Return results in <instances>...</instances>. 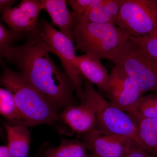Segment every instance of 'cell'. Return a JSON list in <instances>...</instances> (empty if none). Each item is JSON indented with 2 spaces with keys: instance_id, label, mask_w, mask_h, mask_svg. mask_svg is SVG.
I'll use <instances>...</instances> for the list:
<instances>
[{
  "instance_id": "30bf717a",
  "label": "cell",
  "mask_w": 157,
  "mask_h": 157,
  "mask_svg": "<svg viewBox=\"0 0 157 157\" xmlns=\"http://www.w3.org/2000/svg\"><path fill=\"white\" fill-rule=\"evenodd\" d=\"M42 9V0H23L17 6L4 11L1 19L12 30L31 33L38 27Z\"/></svg>"
},
{
  "instance_id": "d4e9b609",
  "label": "cell",
  "mask_w": 157,
  "mask_h": 157,
  "mask_svg": "<svg viewBox=\"0 0 157 157\" xmlns=\"http://www.w3.org/2000/svg\"><path fill=\"white\" fill-rule=\"evenodd\" d=\"M0 157H10V153L8 146L0 147Z\"/></svg>"
},
{
  "instance_id": "4fadbf2b",
  "label": "cell",
  "mask_w": 157,
  "mask_h": 157,
  "mask_svg": "<svg viewBox=\"0 0 157 157\" xmlns=\"http://www.w3.org/2000/svg\"><path fill=\"white\" fill-rule=\"evenodd\" d=\"M77 63L82 75L104 92H107L109 75L107 68L101 60L85 54L77 56Z\"/></svg>"
},
{
  "instance_id": "6da1fadb",
  "label": "cell",
  "mask_w": 157,
  "mask_h": 157,
  "mask_svg": "<svg viewBox=\"0 0 157 157\" xmlns=\"http://www.w3.org/2000/svg\"><path fill=\"white\" fill-rule=\"evenodd\" d=\"M49 53L38 26L23 45L7 48L0 55L16 66L23 78L57 109L76 105L68 76Z\"/></svg>"
},
{
  "instance_id": "3957f363",
  "label": "cell",
  "mask_w": 157,
  "mask_h": 157,
  "mask_svg": "<svg viewBox=\"0 0 157 157\" xmlns=\"http://www.w3.org/2000/svg\"><path fill=\"white\" fill-rule=\"evenodd\" d=\"M76 51L80 50L99 59L112 61L130 36L117 26L87 22L73 17Z\"/></svg>"
},
{
  "instance_id": "7a4b0ae2",
  "label": "cell",
  "mask_w": 157,
  "mask_h": 157,
  "mask_svg": "<svg viewBox=\"0 0 157 157\" xmlns=\"http://www.w3.org/2000/svg\"><path fill=\"white\" fill-rule=\"evenodd\" d=\"M3 72L0 83L12 94L25 126L57 121L58 110L36 90L29 84L19 73L2 64Z\"/></svg>"
},
{
  "instance_id": "8fae6325",
  "label": "cell",
  "mask_w": 157,
  "mask_h": 157,
  "mask_svg": "<svg viewBox=\"0 0 157 157\" xmlns=\"http://www.w3.org/2000/svg\"><path fill=\"white\" fill-rule=\"evenodd\" d=\"M57 121L66 125L71 132L82 135L95 130L97 124L94 109L83 102L78 106L70 105L65 107Z\"/></svg>"
},
{
  "instance_id": "ac0fdd59",
  "label": "cell",
  "mask_w": 157,
  "mask_h": 157,
  "mask_svg": "<svg viewBox=\"0 0 157 157\" xmlns=\"http://www.w3.org/2000/svg\"><path fill=\"white\" fill-rule=\"evenodd\" d=\"M128 114L135 120L157 119V94L141 96Z\"/></svg>"
},
{
  "instance_id": "7402d4cb",
  "label": "cell",
  "mask_w": 157,
  "mask_h": 157,
  "mask_svg": "<svg viewBox=\"0 0 157 157\" xmlns=\"http://www.w3.org/2000/svg\"><path fill=\"white\" fill-rule=\"evenodd\" d=\"M93 0H70L68 1L73 9V17H81L87 10Z\"/></svg>"
},
{
  "instance_id": "8992f818",
  "label": "cell",
  "mask_w": 157,
  "mask_h": 157,
  "mask_svg": "<svg viewBox=\"0 0 157 157\" xmlns=\"http://www.w3.org/2000/svg\"><path fill=\"white\" fill-rule=\"evenodd\" d=\"M38 27L48 51L58 57L73 90L81 100L84 79L77 65L74 42L45 20L39 22Z\"/></svg>"
},
{
  "instance_id": "ffe728a7",
  "label": "cell",
  "mask_w": 157,
  "mask_h": 157,
  "mask_svg": "<svg viewBox=\"0 0 157 157\" xmlns=\"http://www.w3.org/2000/svg\"><path fill=\"white\" fill-rule=\"evenodd\" d=\"M149 59L157 64V33L154 35L142 37H130Z\"/></svg>"
},
{
  "instance_id": "ba28073f",
  "label": "cell",
  "mask_w": 157,
  "mask_h": 157,
  "mask_svg": "<svg viewBox=\"0 0 157 157\" xmlns=\"http://www.w3.org/2000/svg\"><path fill=\"white\" fill-rule=\"evenodd\" d=\"M106 94L112 104L128 113L142 94L126 73L116 66L109 73Z\"/></svg>"
},
{
  "instance_id": "44dd1931",
  "label": "cell",
  "mask_w": 157,
  "mask_h": 157,
  "mask_svg": "<svg viewBox=\"0 0 157 157\" xmlns=\"http://www.w3.org/2000/svg\"><path fill=\"white\" fill-rule=\"evenodd\" d=\"M31 33H19L6 28L2 23H0V54L7 48L12 47L13 43L21 40Z\"/></svg>"
},
{
  "instance_id": "2e32d148",
  "label": "cell",
  "mask_w": 157,
  "mask_h": 157,
  "mask_svg": "<svg viewBox=\"0 0 157 157\" xmlns=\"http://www.w3.org/2000/svg\"><path fill=\"white\" fill-rule=\"evenodd\" d=\"M141 145L150 154L157 155V119L135 120Z\"/></svg>"
},
{
  "instance_id": "5b68a950",
  "label": "cell",
  "mask_w": 157,
  "mask_h": 157,
  "mask_svg": "<svg viewBox=\"0 0 157 157\" xmlns=\"http://www.w3.org/2000/svg\"><path fill=\"white\" fill-rule=\"evenodd\" d=\"M112 61L126 73L142 94L157 93V64L131 39L129 38Z\"/></svg>"
},
{
  "instance_id": "603a6c76",
  "label": "cell",
  "mask_w": 157,
  "mask_h": 157,
  "mask_svg": "<svg viewBox=\"0 0 157 157\" xmlns=\"http://www.w3.org/2000/svg\"><path fill=\"white\" fill-rule=\"evenodd\" d=\"M125 157H151V154L143 147L132 140Z\"/></svg>"
},
{
  "instance_id": "5bb4252c",
  "label": "cell",
  "mask_w": 157,
  "mask_h": 157,
  "mask_svg": "<svg viewBox=\"0 0 157 157\" xmlns=\"http://www.w3.org/2000/svg\"><path fill=\"white\" fill-rule=\"evenodd\" d=\"M10 157H27L31 135L27 127L5 124Z\"/></svg>"
},
{
  "instance_id": "7c38bea8",
  "label": "cell",
  "mask_w": 157,
  "mask_h": 157,
  "mask_svg": "<svg viewBox=\"0 0 157 157\" xmlns=\"http://www.w3.org/2000/svg\"><path fill=\"white\" fill-rule=\"evenodd\" d=\"M43 9L49 14L52 24L58 28L60 32L75 43L74 20L67 8L66 0H42Z\"/></svg>"
},
{
  "instance_id": "cb8c5ba5",
  "label": "cell",
  "mask_w": 157,
  "mask_h": 157,
  "mask_svg": "<svg viewBox=\"0 0 157 157\" xmlns=\"http://www.w3.org/2000/svg\"><path fill=\"white\" fill-rule=\"evenodd\" d=\"M14 0H1L0 1V11L2 13L6 10L12 8V6L16 2Z\"/></svg>"
},
{
  "instance_id": "9c48e42d",
  "label": "cell",
  "mask_w": 157,
  "mask_h": 157,
  "mask_svg": "<svg viewBox=\"0 0 157 157\" xmlns=\"http://www.w3.org/2000/svg\"><path fill=\"white\" fill-rule=\"evenodd\" d=\"M81 141L87 150L101 157H125L132 139L94 130L83 134Z\"/></svg>"
},
{
  "instance_id": "9a60e30c",
  "label": "cell",
  "mask_w": 157,
  "mask_h": 157,
  "mask_svg": "<svg viewBox=\"0 0 157 157\" xmlns=\"http://www.w3.org/2000/svg\"><path fill=\"white\" fill-rule=\"evenodd\" d=\"M36 157H89L87 149L82 141L63 139L57 147L41 150Z\"/></svg>"
},
{
  "instance_id": "d6986e66",
  "label": "cell",
  "mask_w": 157,
  "mask_h": 157,
  "mask_svg": "<svg viewBox=\"0 0 157 157\" xmlns=\"http://www.w3.org/2000/svg\"><path fill=\"white\" fill-rule=\"evenodd\" d=\"M107 1L93 0L92 2L83 15L81 17H76L87 22L116 25L115 19L109 15L104 7Z\"/></svg>"
},
{
  "instance_id": "52a82bcc",
  "label": "cell",
  "mask_w": 157,
  "mask_h": 157,
  "mask_svg": "<svg viewBox=\"0 0 157 157\" xmlns=\"http://www.w3.org/2000/svg\"><path fill=\"white\" fill-rule=\"evenodd\" d=\"M116 25L130 37L157 33V0H120Z\"/></svg>"
},
{
  "instance_id": "484cf974",
  "label": "cell",
  "mask_w": 157,
  "mask_h": 157,
  "mask_svg": "<svg viewBox=\"0 0 157 157\" xmlns=\"http://www.w3.org/2000/svg\"><path fill=\"white\" fill-rule=\"evenodd\" d=\"M89 157H101L97 155L92 154V155H91L90 156H89Z\"/></svg>"
},
{
  "instance_id": "277c9868",
  "label": "cell",
  "mask_w": 157,
  "mask_h": 157,
  "mask_svg": "<svg viewBox=\"0 0 157 157\" xmlns=\"http://www.w3.org/2000/svg\"><path fill=\"white\" fill-rule=\"evenodd\" d=\"M80 100L89 105L95 113L97 124L95 130L126 136L142 146L136 123L132 117L103 98L86 79Z\"/></svg>"
},
{
  "instance_id": "e0dca14e",
  "label": "cell",
  "mask_w": 157,
  "mask_h": 157,
  "mask_svg": "<svg viewBox=\"0 0 157 157\" xmlns=\"http://www.w3.org/2000/svg\"><path fill=\"white\" fill-rule=\"evenodd\" d=\"M0 113L12 124L11 125L24 126L14 96L2 87L0 88Z\"/></svg>"
}]
</instances>
